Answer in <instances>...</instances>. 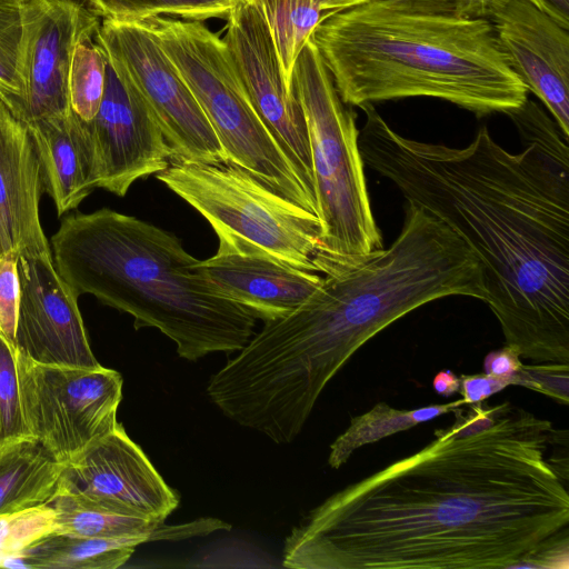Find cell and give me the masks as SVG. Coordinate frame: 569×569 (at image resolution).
Instances as JSON below:
<instances>
[{"instance_id": "obj_1", "label": "cell", "mask_w": 569, "mask_h": 569, "mask_svg": "<svg viewBox=\"0 0 569 569\" xmlns=\"http://www.w3.org/2000/svg\"><path fill=\"white\" fill-rule=\"evenodd\" d=\"M552 423L506 401L489 429L438 436L333 493L284 540L292 569L511 568L568 526L569 495L545 459Z\"/></svg>"}, {"instance_id": "obj_2", "label": "cell", "mask_w": 569, "mask_h": 569, "mask_svg": "<svg viewBox=\"0 0 569 569\" xmlns=\"http://www.w3.org/2000/svg\"><path fill=\"white\" fill-rule=\"evenodd\" d=\"M359 108L365 166L473 251L506 346L569 365V138L556 121L527 99L508 113L522 146L511 153L486 127L455 148L403 137L373 104Z\"/></svg>"}, {"instance_id": "obj_3", "label": "cell", "mask_w": 569, "mask_h": 569, "mask_svg": "<svg viewBox=\"0 0 569 569\" xmlns=\"http://www.w3.org/2000/svg\"><path fill=\"white\" fill-rule=\"evenodd\" d=\"M310 39L348 106L429 97L483 117L528 99L485 17L369 0L330 17Z\"/></svg>"}, {"instance_id": "obj_4", "label": "cell", "mask_w": 569, "mask_h": 569, "mask_svg": "<svg viewBox=\"0 0 569 569\" xmlns=\"http://www.w3.org/2000/svg\"><path fill=\"white\" fill-rule=\"evenodd\" d=\"M61 278L80 297L131 315L134 328L159 329L181 358L241 350L257 318L222 295L180 239L136 217L102 208L62 219L51 237Z\"/></svg>"}, {"instance_id": "obj_5", "label": "cell", "mask_w": 569, "mask_h": 569, "mask_svg": "<svg viewBox=\"0 0 569 569\" xmlns=\"http://www.w3.org/2000/svg\"><path fill=\"white\" fill-rule=\"evenodd\" d=\"M323 274L309 299L274 323L288 363L321 385L369 339L412 310L451 296L488 298L483 267L473 251L411 202L389 248Z\"/></svg>"}, {"instance_id": "obj_6", "label": "cell", "mask_w": 569, "mask_h": 569, "mask_svg": "<svg viewBox=\"0 0 569 569\" xmlns=\"http://www.w3.org/2000/svg\"><path fill=\"white\" fill-rule=\"evenodd\" d=\"M291 90L308 129L321 224L315 264L325 273L381 250L382 236L368 194L356 114L341 100L311 39L295 61Z\"/></svg>"}, {"instance_id": "obj_7", "label": "cell", "mask_w": 569, "mask_h": 569, "mask_svg": "<svg viewBox=\"0 0 569 569\" xmlns=\"http://www.w3.org/2000/svg\"><path fill=\"white\" fill-rule=\"evenodd\" d=\"M137 23L152 34L177 67L227 162L317 214L315 198L256 112L222 38L198 20L157 16Z\"/></svg>"}, {"instance_id": "obj_8", "label": "cell", "mask_w": 569, "mask_h": 569, "mask_svg": "<svg viewBox=\"0 0 569 569\" xmlns=\"http://www.w3.org/2000/svg\"><path fill=\"white\" fill-rule=\"evenodd\" d=\"M156 178L210 223L219 242L318 272V216L243 169L172 161Z\"/></svg>"}, {"instance_id": "obj_9", "label": "cell", "mask_w": 569, "mask_h": 569, "mask_svg": "<svg viewBox=\"0 0 569 569\" xmlns=\"http://www.w3.org/2000/svg\"><path fill=\"white\" fill-rule=\"evenodd\" d=\"M17 368L27 426L58 461L69 463L118 423L122 399L118 371L43 365L18 351Z\"/></svg>"}, {"instance_id": "obj_10", "label": "cell", "mask_w": 569, "mask_h": 569, "mask_svg": "<svg viewBox=\"0 0 569 569\" xmlns=\"http://www.w3.org/2000/svg\"><path fill=\"white\" fill-rule=\"evenodd\" d=\"M96 40L151 109L171 149V162H227L200 104L149 31L137 22L102 19Z\"/></svg>"}, {"instance_id": "obj_11", "label": "cell", "mask_w": 569, "mask_h": 569, "mask_svg": "<svg viewBox=\"0 0 569 569\" xmlns=\"http://www.w3.org/2000/svg\"><path fill=\"white\" fill-rule=\"evenodd\" d=\"M226 27L222 40L256 112L315 198L305 114L295 92L284 82L262 13L252 0H244L232 8Z\"/></svg>"}, {"instance_id": "obj_12", "label": "cell", "mask_w": 569, "mask_h": 569, "mask_svg": "<svg viewBox=\"0 0 569 569\" xmlns=\"http://www.w3.org/2000/svg\"><path fill=\"white\" fill-rule=\"evenodd\" d=\"M94 150L96 188L123 197L139 179L166 170L172 159L151 109L107 59L102 101L88 122Z\"/></svg>"}, {"instance_id": "obj_13", "label": "cell", "mask_w": 569, "mask_h": 569, "mask_svg": "<svg viewBox=\"0 0 569 569\" xmlns=\"http://www.w3.org/2000/svg\"><path fill=\"white\" fill-rule=\"evenodd\" d=\"M99 16L80 0H23L24 102L20 120L70 110L68 76L77 44L96 37Z\"/></svg>"}, {"instance_id": "obj_14", "label": "cell", "mask_w": 569, "mask_h": 569, "mask_svg": "<svg viewBox=\"0 0 569 569\" xmlns=\"http://www.w3.org/2000/svg\"><path fill=\"white\" fill-rule=\"evenodd\" d=\"M18 272L17 351L43 365L100 367L83 326L79 296L57 271L52 253H19Z\"/></svg>"}, {"instance_id": "obj_15", "label": "cell", "mask_w": 569, "mask_h": 569, "mask_svg": "<svg viewBox=\"0 0 569 569\" xmlns=\"http://www.w3.org/2000/svg\"><path fill=\"white\" fill-rule=\"evenodd\" d=\"M483 17L515 73L569 138V28L530 0H492Z\"/></svg>"}, {"instance_id": "obj_16", "label": "cell", "mask_w": 569, "mask_h": 569, "mask_svg": "<svg viewBox=\"0 0 569 569\" xmlns=\"http://www.w3.org/2000/svg\"><path fill=\"white\" fill-rule=\"evenodd\" d=\"M61 482L128 513L164 521L179 497L118 422L66 465Z\"/></svg>"}, {"instance_id": "obj_17", "label": "cell", "mask_w": 569, "mask_h": 569, "mask_svg": "<svg viewBox=\"0 0 569 569\" xmlns=\"http://www.w3.org/2000/svg\"><path fill=\"white\" fill-rule=\"evenodd\" d=\"M194 267L222 295L264 322L290 315L322 281L317 272L221 242L212 257L198 260Z\"/></svg>"}, {"instance_id": "obj_18", "label": "cell", "mask_w": 569, "mask_h": 569, "mask_svg": "<svg viewBox=\"0 0 569 569\" xmlns=\"http://www.w3.org/2000/svg\"><path fill=\"white\" fill-rule=\"evenodd\" d=\"M43 192L41 166L28 126L0 101V240L4 252H51L39 217Z\"/></svg>"}, {"instance_id": "obj_19", "label": "cell", "mask_w": 569, "mask_h": 569, "mask_svg": "<svg viewBox=\"0 0 569 569\" xmlns=\"http://www.w3.org/2000/svg\"><path fill=\"white\" fill-rule=\"evenodd\" d=\"M57 214L76 209L96 189L94 150L88 122L68 112L26 123Z\"/></svg>"}, {"instance_id": "obj_20", "label": "cell", "mask_w": 569, "mask_h": 569, "mask_svg": "<svg viewBox=\"0 0 569 569\" xmlns=\"http://www.w3.org/2000/svg\"><path fill=\"white\" fill-rule=\"evenodd\" d=\"M66 465L34 439L0 451V515L48 505L56 495Z\"/></svg>"}, {"instance_id": "obj_21", "label": "cell", "mask_w": 569, "mask_h": 569, "mask_svg": "<svg viewBox=\"0 0 569 569\" xmlns=\"http://www.w3.org/2000/svg\"><path fill=\"white\" fill-rule=\"evenodd\" d=\"M56 532L102 539L152 541L157 521L131 515L98 497L73 490L61 482L51 501Z\"/></svg>"}, {"instance_id": "obj_22", "label": "cell", "mask_w": 569, "mask_h": 569, "mask_svg": "<svg viewBox=\"0 0 569 569\" xmlns=\"http://www.w3.org/2000/svg\"><path fill=\"white\" fill-rule=\"evenodd\" d=\"M262 13L291 90L295 61L313 31L330 17L369 0H252ZM292 91V90H291Z\"/></svg>"}, {"instance_id": "obj_23", "label": "cell", "mask_w": 569, "mask_h": 569, "mask_svg": "<svg viewBox=\"0 0 569 569\" xmlns=\"http://www.w3.org/2000/svg\"><path fill=\"white\" fill-rule=\"evenodd\" d=\"M141 539H102L51 533L28 547L31 569H116L124 565Z\"/></svg>"}, {"instance_id": "obj_24", "label": "cell", "mask_w": 569, "mask_h": 569, "mask_svg": "<svg viewBox=\"0 0 569 569\" xmlns=\"http://www.w3.org/2000/svg\"><path fill=\"white\" fill-rule=\"evenodd\" d=\"M463 405L465 401L459 399L448 403L402 410L386 402H378L368 412L351 419L346 431L331 443L328 463L331 468L339 469L358 448L453 412Z\"/></svg>"}, {"instance_id": "obj_25", "label": "cell", "mask_w": 569, "mask_h": 569, "mask_svg": "<svg viewBox=\"0 0 569 569\" xmlns=\"http://www.w3.org/2000/svg\"><path fill=\"white\" fill-rule=\"evenodd\" d=\"M23 0H0V99L20 119L24 102Z\"/></svg>"}, {"instance_id": "obj_26", "label": "cell", "mask_w": 569, "mask_h": 569, "mask_svg": "<svg viewBox=\"0 0 569 569\" xmlns=\"http://www.w3.org/2000/svg\"><path fill=\"white\" fill-rule=\"evenodd\" d=\"M107 57L96 37L79 42L68 76L70 109L84 122L96 117L104 93Z\"/></svg>"}, {"instance_id": "obj_27", "label": "cell", "mask_w": 569, "mask_h": 569, "mask_svg": "<svg viewBox=\"0 0 569 569\" xmlns=\"http://www.w3.org/2000/svg\"><path fill=\"white\" fill-rule=\"evenodd\" d=\"M102 19L137 22L151 17H179L184 20L204 21L227 19L230 9L214 0H86Z\"/></svg>"}, {"instance_id": "obj_28", "label": "cell", "mask_w": 569, "mask_h": 569, "mask_svg": "<svg viewBox=\"0 0 569 569\" xmlns=\"http://www.w3.org/2000/svg\"><path fill=\"white\" fill-rule=\"evenodd\" d=\"M54 532L56 516L49 505L0 515V568L31 569L23 551Z\"/></svg>"}, {"instance_id": "obj_29", "label": "cell", "mask_w": 569, "mask_h": 569, "mask_svg": "<svg viewBox=\"0 0 569 569\" xmlns=\"http://www.w3.org/2000/svg\"><path fill=\"white\" fill-rule=\"evenodd\" d=\"M33 439L22 410L14 345L0 333V451Z\"/></svg>"}, {"instance_id": "obj_30", "label": "cell", "mask_w": 569, "mask_h": 569, "mask_svg": "<svg viewBox=\"0 0 569 569\" xmlns=\"http://www.w3.org/2000/svg\"><path fill=\"white\" fill-rule=\"evenodd\" d=\"M512 385L522 386L543 393L553 400L569 402V365H522L512 376Z\"/></svg>"}, {"instance_id": "obj_31", "label": "cell", "mask_w": 569, "mask_h": 569, "mask_svg": "<svg viewBox=\"0 0 569 569\" xmlns=\"http://www.w3.org/2000/svg\"><path fill=\"white\" fill-rule=\"evenodd\" d=\"M21 299L18 253L0 256V333L13 343Z\"/></svg>"}, {"instance_id": "obj_32", "label": "cell", "mask_w": 569, "mask_h": 569, "mask_svg": "<svg viewBox=\"0 0 569 569\" xmlns=\"http://www.w3.org/2000/svg\"><path fill=\"white\" fill-rule=\"evenodd\" d=\"M567 527L557 531L519 559L511 568H565L568 563Z\"/></svg>"}, {"instance_id": "obj_33", "label": "cell", "mask_w": 569, "mask_h": 569, "mask_svg": "<svg viewBox=\"0 0 569 569\" xmlns=\"http://www.w3.org/2000/svg\"><path fill=\"white\" fill-rule=\"evenodd\" d=\"M505 402L488 407L479 403L471 405L468 411L456 409V422L448 429L435 431V435L449 438H463L489 429L500 416Z\"/></svg>"}, {"instance_id": "obj_34", "label": "cell", "mask_w": 569, "mask_h": 569, "mask_svg": "<svg viewBox=\"0 0 569 569\" xmlns=\"http://www.w3.org/2000/svg\"><path fill=\"white\" fill-rule=\"evenodd\" d=\"M459 392L466 405L482 402L490 396L512 385V377H497L488 373L461 375Z\"/></svg>"}, {"instance_id": "obj_35", "label": "cell", "mask_w": 569, "mask_h": 569, "mask_svg": "<svg viewBox=\"0 0 569 569\" xmlns=\"http://www.w3.org/2000/svg\"><path fill=\"white\" fill-rule=\"evenodd\" d=\"M522 366L520 355L509 346L489 352L483 362L485 373L512 377Z\"/></svg>"}, {"instance_id": "obj_36", "label": "cell", "mask_w": 569, "mask_h": 569, "mask_svg": "<svg viewBox=\"0 0 569 569\" xmlns=\"http://www.w3.org/2000/svg\"><path fill=\"white\" fill-rule=\"evenodd\" d=\"M435 11L466 17H483L479 0H405Z\"/></svg>"}, {"instance_id": "obj_37", "label": "cell", "mask_w": 569, "mask_h": 569, "mask_svg": "<svg viewBox=\"0 0 569 569\" xmlns=\"http://www.w3.org/2000/svg\"><path fill=\"white\" fill-rule=\"evenodd\" d=\"M432 387L438 395L451 397L459 392L460 378L451 370H441L435 376Z\"/></svg>"}, {"instance_id": "obj_38", "label": "cell", "mask_w": 569, "mask_h": 569, "mask_svg": "<svg viewBox=\"0 0 569 569\" xmlns=\"http://www.w3.org/2000/svg\"><path fill=\"white\" fill-rule=\"evenodd\" d=\"M540 9L546 11L562 26L569 28V0H535Z\"/></svg>"}, {"instance_id": "obj_39", "label": "cell", "mask_w": 569, "mask_h": 569, "mask_svg": "<svg viewBox=\"0 0 569 569\" xmlns=\"http://www.w3.org/2000/svg\"><path fill=\"white\" fill-rule=\"evenodd\" d=\"M214 1L230 10H232V8H234L237 4H239L240 2H242L244 0H214Z\"/></svg>"}, {"instance_id": "obj_40", "label": "cell", "mask_w": 569, "mask_h": 569, "mask_svg": "<svg viewBox=\"0 0 569 569\" xmlns=\"http://www.w3.org/2000/svg\"><path fill=\"white\" fill-rule=\"evenodd\" d=\"M479 1L481 2L482 7H483V11H485L487 3H489L492 0H479ZM530 1H532L535 4H537L535 0H530ZM483 14H485V12H483Z\"/></svg>"}, {"instance_id": "obj_41", "label": "cell", "mask_w": 569, "mask_h": 569, "mask_svg": "<svg viewBox=\"0 0 569 569\" xmlns=\"http://www.w3.org/2000/svg\"><path fill=\"white\" fill-rule=\"evenodd\" d=\"M4 252L1 240H0V256Z\"/></svg>"}, {"instance_id": "obj_42", "label": "cell", "mask_w": 569, "mask_h": 569, "mask_svg": "<svg viewBox=\"0 0 569 569\" xmlns=\"http://www.w3.org/2000/svg\"><path fill=\"white\" fill-rule=\"evenodd\" d=\"M0 101H2V100L0 99Z\"/></svg>"}]
</instances>
